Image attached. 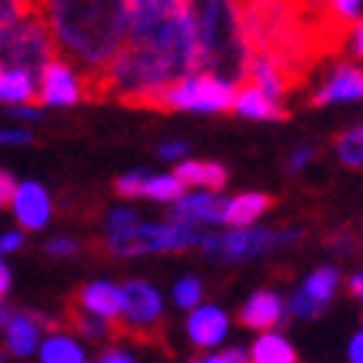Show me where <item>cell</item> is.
Segmentation results:
<instances>
[{"label": "cell", "instance_id": "28", "mask_svg": "<svg viewBox=\"0 0 363 363\" xmlns=\"http://www.w3.org/2000/svg\"><path fill=\"white\" fill-rule=\"evenodd\" d=\"M140 217L133 213L130 207H117L107 213V237H117V233H130L133 227H140Z\"/></svg>", "mask_w": 363, "mask_h": 363}, {"label": "cell", "instance_id": "3", "mask_svg": "<svg viewBox=\"0 0 363 363\" xmlns=\"http://www.w3.org/2000/svg\"><path fill=\"white\" fill-rule=\"evenodd\" d=\"M203 237L200 227H190V223H140L133 227L130 233H117V237H107L104 247L113 253V257H137V253H180L190 250V247H203Z\"/></svg>", "mask_w": 363, "mask_h": 363}, {"label": "cell", "instance_id": "41", "mask_svg": "<svg viewBox=\"0 0 363 363\" xmlns=\"http://www.w3.org/2000/svg\"><path fill=\"white\" fill-rule=\"evenodd\" d=\"M7 111H11V117H17V121H40V107H7Z\"/></svg>", "mask_w": 363, "mask_h": 363}, {"label": "cell", "instance_id": "43", "mask_svg": "<svg viewBox=\"0 0 363 363\" xmlns=\"http://www.w3.org/2000/svg\"><path fill=\"white\" fill-rule=\"evenodd\" d=\"M347 290H350L353 297H360L363 300V270H357V274L347 280Z\"/></svg>", "mask_w": 363, "mask_h": 363}, {"label": "cell", "instance_id": "23", "mask_svg": "<svg viewBox=\"0 0 363 363\" xmlns=\"http://www.w3.org/2000/svg\"><path fill=\"white\" fill-rule=\"evenodd\" d=\"M337 286H340V274H337V267H317L313 274L303 280V294H307L317 307H327L333 300V294H337Z\"/></svg>", "mask_w": 363, "mask_h": 363}, {"label": "cell", "instance_id": "7", "mask_svg": "<svg viewBox=\"0 0 363 363\" xmlns=\"http://www.w3.org/2000/svg\"><path fill=\"white\" fill-rule=\"evenodd\" d=\"M123 294H127V307H123V317L117 323V333L133 337V340H150L160 330V320H164L160 294L143 280H130L123 286Z\"/></svg>", "mask_w": 363, "mask_h": 363}, {"label": "cell", "instance_id": "39", "mask_svg": "<svg viewBox=\"0 0 363 363\" xmlns=\"http://www.w3.org/2000/svg\"><path fill=\"white\" fill-rule=\"evenodd\" d=\"M310 160H313V147H300V150H294V157L286 160V167H290V170H303Z\"/></svg>", "mask_w": 363, "mask_h": 363}, {"label": "cell", "instance_id": "4", "mask_svg": "<svg viewBox=\"0 0 363 363\" xmlns=\"http://www.w3.org/2000/svg\"><path fill=\"white\" fill-rule=\"evenodd\" d=\"M0 44H4V67H21V70H30L37 77L44 74L47 64L57 60L54 37H50L47 23L37 13L4 27L0 30Z\"/></svg>", "mask_w": 363, "mask_h": 363}, {"label": "cell", "instance_id": "20", "mask_svg": "<svg viewBox=\"0 0 363 363\" xmlns=\"http://www.w3.org/2000/svg\"><path fill=\"white\" fill-rule=\"evenodd\" d=\"M247 84L260 87L264 94H270L274 100H284L290 90H294V80L284 74V67L274 64L270 57L253 54L250 57V70H247Z\"/></svg>", "mask_w": 363, "mask_h": 363}, {"label": "cell", "instance_id": "18", "mask_svg": "<svg viewBox=\"0 0 363 363\" xmlns=\"http://www.w3.org/2000/svg\"><path fill=\"white\" fill-rule=\"evenodd\" d=\"M270 203H274L270 194H260V190L237 194V197H230V203H227V220H223V227H230V230H250L253 223L270 210Z\"/></svg>", "mask_w": 363, "mask_h": 363}, {"label": "cell", "instance_id": "22", "mask_svg": "<svg viewBox=\"0 0 363 363\" xmlns=\"http://www.w3.org/2000/svg\"><path fill=\"white\" fill-rule=\"evenodd\" d=\"M40 363H87V353H84L77 337H70L64 330H54L50 337H44Z\"/></svg>", "mask_w": 363, "mask_h": 363}, {"label": "cell", "instance_id": "16", "mask_svg": "<svg viewBox=\"0 0 363 363\" xmlns=\"http://www.w3.org/2000/svg\"><path fill=\"white\" fill-rule=\"evenodd\" d=\"M233 111L240 113V117H250V121H284V117H286L284 104H280V100H274L270 94H264L260 87H253V84L237 87Z\"/></svg>", "mask_w": 363, "mask_h": 363}, {"label": "cell", "instance_id": "42", "mask_svg": "<svg viewBox=\"0 0 363 363\" xmlns=\"http://www.w3.org/2000/svg\"><path fill=\"white\" fill-rule=\"evenodd\" d=\"M350 363H363V330L350 340Z\"/></svg>", "mask_w": 363, "mask_h": 363}, {"label": "cell", "instance_id": "12", "mask_svg": "<svg viewBox=\"0 0 363 363\" xmlns=\"http://www.w3.org/2000/svg\"><path fill=\"white\" fill-rule=\"evenodd\" d=\"M11 210L23 230H44L50 223L54 203H50V194L37 180H21V187H17V194L11 200Z\"/></svg>", "mask_w": 363, "mask_h": 363}, {"label": "cell", "instance_id": "40", "mask_svg": "<svg viewBox=\"0 0 363 363\" xmlns=\"http://www.w3.org/2000/svg\"><path fill=\"white\" fill-rule=\"evenodd\" d=\"M97 363H137V360H133V353H127V350H117V347H113V350L100 353V357H97Z\"/></svg>", "mask_w": 363, "mask_h": 363}, {"label": "cell", "instance_id": "26", "mask_svg": "<svg viewBox=\"0 0 363 363\" xmlns=\"http://www.w3.org/2000/svg\"><path fill=\"white\" fill-rule=\"evenodd\" d=\"M67 320H70V327H74L80 337H90V340H100V337H107V333L117 330V327H111L107 320L90 317V313H84V310L74 307V303H70V310H67Z\"/></svg>", "mask_w": 363, "mask_h": 363}, {"label": "cell", "instance_id": "36", "mask_svg": "<svg viewBox=\"0 0 363 363\" xmlns=\"http://www.w3.org/2000/svg\"><path fill=\"white\" fill-rule=\"evenodd\" d=\"M17 187H21V184H17V180L4 170V174H0V203H4V207H11V200H13V194H17Z\"/></svg>", "mask_w": 363, "mask_h": 363}, {"label": "cell", "instance_id": "6", "mask_svg": "<svg viewBox=\"0 0 363 363\" xmlns=\"http://www.w3.org/2000/svg\"><path fill=\"white\" fill-rule=\"evenodd\" d=\"M303 240V230H264V227H250V230H230V233H207L200 250L210 260H227V264H240V260H257L264 253L286 247V243Z\"/></svg>", "mask_w": 363, "mask_h": 363}, {"label": "cell", "instance_id": "45", "mask_svg": "<svg viewBox=\"0 0 363 363\" xmlns=\"http://www.w3.org/2000/svg\"><path fill=\"white\" fill-rule=\"evenodd\" d=\"M187 363H207V360H187Z\"/></svg>", "mask_w": 363, "mask_h": 363}, {"label": "cell", "instance_id": "29", "mask_svg": "<svg viewBox=\"0 0 363 363\" xmlns=\"http://www.w3.org/2000/svg\"><path fill=\"white\" fill-rule=\"evenodd\" d=\"M147 180H150L147 174H140V170H133V174L117 177V184H113V190H117V194H121L123 200L143 197V194H147Z\"/></svg>", "mask_w": 363, "mask_h": 363}, {"label": "cell", "instance_id": "38", "mask_svg": "<svg viewBox=\"0 0 363 363\" xmlns=\"http://www.w3.org/2000/svg\"><path fill=\"white\" fill-rule=\"evenodd\" d=\"M23 247V233L21 230H7L4 237H0V253H7L11 257L13 250H21Z\"/></svg>", "mask_w": 363, "mask_h": 363}, {"label": "cell", "instance_id": "1", "mask_svg": "<svg viewBox=\"0 0 363 363\" xmlns=\"http://www.w3.org/2000/svg\"><path fill=\"white\" fill-rule=\"evenodd\" d=\"M200 74V54L184 0H130V30L117 64L87 84V100H121L154 111L180 80Z\"/></svg>", "mask_w": 363, "mask_h": 363}, {"label": "cell", "instance_id": "35", "mask_svg": "<svg viewBox=\"0 0 363 363\" xmlns=\"http://www.w3.org/2000/svg\"><path fill=\"white\" fill-rule=\"evenodd\" d=\"M300 7H303V11L307 13H313V17H327V21H337V17H333L330 13V0H297ZM340 23V21H337Z\"/></svg>", "mask_w": 363, "mask_h": 363}, {"label": "cell", "instance_id": "13", "mask_svg": "<svg viewBox=\"0 0 363 363\" xmlns=\"http://www.w3.org/2000/svg\"><path fill=\"white\" fill-rule=\"evenodd\" d=\"M353 100H363V67H357V64H337L327 74V80L320 84V90L313 94L317 107L353 104Z\"/></svg>", "mask_w": 363, "mask_h": 363}, {"label": "cell", "instance_id": "37", "mask_svg": "<svg viewBox=\"0 0 363 363\" xmlns=\"http://www.w3.org/2000/svg\"><path fill=\"white\" fill-rule=\"evenodd\" d=\"M0 140L7 143V147H21V143H33V133L30 130H17V127H7V130L0 133Z\"/></svg>", "mask_w": 363, "mask_h": 363}, {"label": "cell", "instance_id": "11", "mask_svg": "<svg viewBox=\"0 0 363 363\" xmlns=\"http://www.w3.org/2000/svg\"><path fill=\"white\" fill-rule=\"evenodd\" d=\"M227 203L220 194L210 190H190L187 197L170 207V220L174 223H190V227H203V223H223L227 220Z\"/></svg>", "mask_w": 363, "mask_h": 363}, {"label": "cell", "instance_id": "31", "mask_svg": "<svg viewBox=\"0 0 363 363\" xmlns=\"http://www.w3.org/2000/svg\"><path fill=\"white\" fill-rule=\"evenodd\" d=\"M207 363H253V360H250V353L243 350V347H227V350L210 353Z\"/></svg>", "mask_w": 363, "mask_h": 363}, {"label": "cell", "instance_id": "5", "mask_svg": "<svg viewBox=\"0 0 363 363\" xmlns=\"http://www.w3.org/2000/svg\"><path fill=\"white\" fill-rule=\"evenodd\" d=\"M237 87L227 80L213 77V74H194V77L180 80L157 100L154 111H187V113H223L233 111Z\"/></svg>", "mask_w": 363, "mask_h": 363}, {"label": "cell", "instance_id": "34", "mask_svg": "<svg viewBox=\"0 0 363 363\" xmlns=\"http://www.w3.org/2000/svg\"><path fill=\"white\" fill-rule=\"evenodd\" d=\"M347 54L353 60H363V21L357 27H350V37H347Z\"/></svg>", "mask_w": 363, "mask_h": 363}, {"label": "cell", "instance_id": "15", "mask_svg": "<svg viewBox=\"0 0 363 363\" xmlns=\"http://www.w3.org/2000/svg\"><path fill=\"white\" fill-rule=\"evenodd\" d=\"M284 297L274 294V290H257L240 310V323L250 327V330L270 333V327H277L284 320Z\"/></svg>", "mask_w": 363, "mask_h": 363}, {"label": "cell", "instance_id": "2", "mask_svg": "<svg viewBox=\"0 0 363 363\" xmlns=\"http://www.w3.org/2000/svg\"><path fill=\"white\" fill-rule=\"evenodd\" d=\"M33 13L87 84L104 77L127 47L130 0H33Z\"/></svg>", "mask_w": 363, "mask_h": 363}, {"label": "cell", "instance_id": "21", "mask_svg": "<svg viewBox=\"0 0 363 363\" xmlns=\"http://www.w3.org/2000/svg\"><path fill=\"white\" fill-rule=\"evenodd\" d=\"M250 360L253 363H297V350L294 343L286 340L284 333H260L250 347Z\"/></svg>", "mask_w": 363, "mask_h": 363}, {"label": "cell", "instance_id": "27", "mask_svg": "<svg viewBox=\"0 0 363 363\" xmlns=\"http://www.w3.org/2000/svg\"><path fill=\"white\" fill-rule=\"evenodd\" d=\"M200 300H203V284H200L197 277H184V280H177V286H174V303L177 307L194 313L197 307H203Z\"/></svg>", "mask_w": 363, "mask_h": 363}, {"label": "cell", "instance_id": "19", "mask_svg": "<svg viewBox=\"0 0 363 363\" xmlns=\"http://www.w3.org/2000/svg\"><path fill=\"white\" fill-rule=\"evenodd\" d=\"M174 174L190 190H210V194H217V190L227 187V167L213 164V160H184Z\"/></svg>", "mask_w": 363, "mask_h": 363}, {"label": "cell", "instance_id": "8", "mask_svg": "<svg viewBox=\"0 0 363 363\" xmlns=\"http://www.w3.org/2000/svg\"><path fill=\"white\" fill-rule=\"evenodd\" d=\"M80 100H87V77L80 74V67L57 57L54 64H47L44 74H40V104H47V107H74Z\"/></svg>", "mask_w": 363, "mask_h": 363}, {"label": "cell", "instance_id": "10", "mask_svg": "<svg viewBox=\"0 0 363 363\" xmlns=\"http://www.w3.org/2000/svg\"><path fill=\"white\" fill-rule=\"evenodd\" d=\"M74 307H80L84 313L97 320H107V323H121L123 307H127V294H123V286L111 284V280H94V284H84L77 290Z\"/></svg>", "mask_w": 363, "mask_h": 363}, {"label": "cell", "instance_id": "9", "mask_svg": "<svg viewBox=\"0 0 363 363\" xmlns=\"http://www.w3.org/2000/svg\"><path fill=\"white\" fill-rule=\"evenodd\" d=\"M50 323L40 313H27V310H4V347L13 357H30L44 347V327Z\"/></svg>", "mask_w": 363, "mask_h": 363}, {"label": "cell", "instance_id": "17", "mask_svg": "<svg viewBox=\"0 0 363 363\" xmlns=\"http://www.w3.org/2000/svg\"><path fill=\"white\" fill-rule=\"evenodd\" d=\"M40 97V77L21 67H4L0 70V100L7 107H30V100Z\"/></svg>", "mask_w": 363, "mask_h": 363}, {"label": "cell", "instance_id": "25", "mask_svg": "<svg viewBox=\"0 0 363 363\" xmlns=\"http://www.w3.org/2000/svg\"><path fill=\"white\" fill-rule=\"evenodd\" d=\"M337 160L343 167H363V123L360 127H350V130H343L337 140Z\"/></svg>", "mask_w": 363, "mask_h": 363}, {"label": "cell", "instance_id": "14", "mask_svg": "<svg viewBox=\"0 0 363 363\" xmlns=\"http://www.w3.org/2000/svg\"><path fill=\"white\" fill-rule=\"evenodd\" d=\"M227 330H230V317L220 307H213V303H203L187 317V337L197 350L220 347L227 340Z\"/></svg>", "mask_w": 363, "mask_h": 363}, {"label": "cell", "instance_id": "32", "mask_svg": "<svg viewBox=\"0 0 363 363\" xmlns=\"http://www.w3.org/2000/svg\"><path fill=\"white\" fill-rule=\"evenodd\" d=\"M44 250L50 253V257H74V253L80 250V243L70 240V237H54V240H47Z\"/></svg>", "mask_w": 363, "mask_h": 363}, {"label": "cell", "instance_id": "30", "mask_svg": "<svg viewBox=\"0 0 363 363\" xmlns=\"http://www.w3.org/2000/svg\"><path fill=\"white\" fill-rule=\"evenodd\" d=\"M320 310H323V307H317V303H313L303 290H297V294H294V300H290V313H294V317H320Z\"/></svg>", "mask_w": 363, "mask_h": 363}, {"label": "cell", "instance_id": "44", "mask_svg": "<svg viewBox=\"0 0 363 363\" xmlns=\"http://www.w3.org/2000/svg\"><path fill=\"white\" fill-rule=\"evenodd\" d=\"M0 290H4V294L11 290V267H7V264L0 267Z\"/></svg>", "mask_w": 363, "mask_h": 363}, {"label": "cell", "instance_id": "24", "mask_svg": "<svg viewBox=\"0 0 363 363\" xmlns=\"http://www.w3.org/2000/svg\"><path fill=\"white\" fill-rule=\"evenodd\" d=\"M143 197L174 207V203H180L187 194H184V184L177 180V174H154L150 180H147V194H143Z\"/></svg>", "mask_w": 363, "mask_h": 363}, {"label": "cell", "instance_id": "33", "mask_svg": "<svg viewBox=\"0 0 363 363\" xmlns=\"http://www.w3.org/2000/svg\"><path fill=\"white\" fill-rule=\"evenodd\" d=\"M187 154H190V143L187 140H167V143H160V157L164 160H187Z\"/></svg>", "mask_w": 363, "mask_h": 363}]
</instances>
